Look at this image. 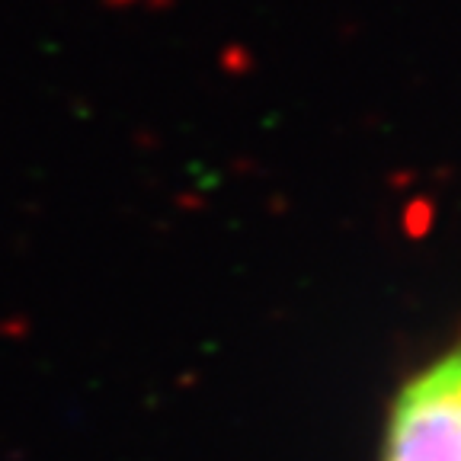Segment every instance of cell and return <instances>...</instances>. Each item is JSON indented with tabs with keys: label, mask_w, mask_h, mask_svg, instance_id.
I'll use <instances>...</instances> for the list:
<instances>
[{
	"label": "cell",
	"mask_w": 461,
	"mask_h": 461,
	"mask_svg": "<svg viewBox=\"0 0 461 461\" xmlns=\"http://www.w3.org/2000/svg\"><path fill=\"white\" fill-rule=\"evenodd\" d=\"M382 461H461V343L394 397Z\"/></svg>",
	"instance_id": "obj_1"
}]
</instances>
